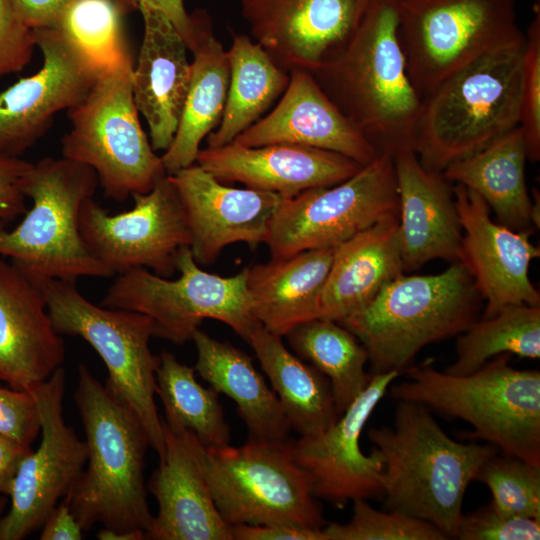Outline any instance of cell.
Returning a JSON list of instances; mask_svg holds the SVG:
<instances>
[{
	"label": "cell",
	"mask_w": 540,
	"mask_h": 540,
	"mask_svg": "<svg viewBox=\"0 0 540 540\" xmlns=\"http://www.w3.org/2000/svg\"><path fill=\"white\" fill-rule=\"evenodd\" d=\"M463 230L458 262L471 275L486 306L482 318L510 305L540 306V294L529 278L531 261L540 250L532 231H515L491 219L490 208L474 191L453 186Z\"/></svg>",
	"instance_id": "obj_19"
},
{
	"label": "cell",
	"mask_w": 540,
	"mask_h": 540,
	"mask_svg": "<svg viewBox=\"0 0 540 540\" xmlns=\"http://www.w3.org/2000/svg\"><path fill=\"white\" fill-rule=\"evenodd\" d=\"M98 184L93 169L62 156L33 164L23 185L32 207L12 230L0 225V255L33 281L114 276L89 252L79 228L81 208Z\"/></svg>",
	"instance_id": "obj_7"
},
{
	"label": "cell",
	"mask_w": 540,
	"mask_h": 540,
	"mask_svg": "<svg viewBox=\"0 0 540 540\" xmlns=\"http://www.w3.org/2000/svg\"><path fill=\"white\" fill-rule=\"evenodd\" d=\"M20 19L31 29L56 27L71 0H11Z\"/></svg>",
	"instance_id": "obj_47"
},
{
	"label": "cell",
	"mask_w": 540,
	"mask_h": 540,
	"mask_svg": "<svg viewBox=\"0 0 540 540\" xmlns=\"http://www.w3.org/2000/svg\"><path fill=\"white\" fill-rule=\"evenodd\" d=\"M125 14L116 0H71L56 27L103 67L130 53L123 35Z\"/></svg>",
	"instance_id": "obj_37"
},
{
	"label": "cell",
	"mask_w": 540,
	"mask_h": 540,
	"mask_svg": "<svg viewBox=\"0 0 540 540\" xmlns=\"http://www.w3.org/2000/svg\"><path fill=\"white\" fill-rule=\"evenodd\" d=\"M156 394L165 412V424L174 431H189L205 447L230 443L219 393L202 386L194 367L180 363L174 354L162 351L156 371Z\"/></svg>",
	"instance_id": "obj_35"
},
{
	"label": "cell",
	"mask_w": 540,
	"mask_h": 540,
	"mask_svg": "<svg viewBox=\"0 0 540 540\" xmlns=\"http://www.w3.org/2000/svg\"><path fill=\"white\" fill-rule=\"evenodd\" d=\"M368 438L383 459L384 509L425 520L456 539L465 492L498 449L453 440L427 407L408 401H398L392 427L371 428Z\"/></svg>",
	"instance_id": "obj_2"
},
{
	"label": "cell",
	"mask_w": 540,
	"mask_h": 540,
	"mask_svg": "<svg viewBox=\"0 0 540 540\" xmlns=\"http://www.w3.org/2000/svg\"><path fill=\"white\" fill-rule=\"evenodd\" d=\"M97 538L100 540H143L145 539L144 531H128L117 532L103 527L98 533Z\"/></svg>",
	"instance_id": "obj_50"
},
{
	"label": "cell",
	"mask_w": 540,
	"mask_h": 540,
	"mask_svg": "<svg viewBox=\"0 0 540 540\" xmlns=\"http://www.w3.org/2000/svg\"><path fill=\"white\" fill-rule=\"evenodd\" d=\"M481 300L469 272L453 262L435 275L401 274L338 323L365 347L371 375L401 373L423 347L464 332L478 319Z\"/></svg>",
	"instance_id": "obj_5"
},
{
	"label": "cell",
	"mask_w": 540,
	"mask_h": 540,
	"mask_svg": "<svg viewBox=\"0 0 540 540\" xmlns=\"http://www.w3.org/2000/svg\"><path fill=\"white\" fill-rule=\"evenodd\" d=\"M253 39L286 71H317L352 38L362 0H237Z\"/></svg>",
	"instance_id": "obj_18"
},
{
	"label": "cell",
	"mask_w": 540,
	"mask_h": 540,
	"mask_svg": "<svg viewBox=\"0 0 540 540\" xmlns=\"http://www.w3.org/2000/svg\"><path fill=\"white\" fill-rule=\"evenodd\" d=\"M399 215L393 158L380 154L348 179L284 198L266 244L272 259L336 247L375 223Z\"/></svg>",
	"instance_id": "obj_13"
},
{
	"label": "cell",
	"mask_w": 540,
	"mask_h": 540,
	"mask_svg": "<svg viewBox=\"0 0 540 540\" xmlns=\"http://www.w3.org/2000/svg\"><path fill=\"white\" fill-rule=\"evenodd\" d=\"M328 540H446L431 523L395 511L377 510L367 500L353 501L349 522L329 523L322 528Z\"/></svg>",
	"instance_id": "obj_39"
},
{
	"label": "cell",
	"mask_w": 540,
	"mask_h": 540,
	"mask_svg": "<svg viewBox=\"0 0 540 540\" xmlns=\"http://www.w3.org/2000/svg\"><path fill=\"white\" fill-rule=\"evenodd\" d=\"M43 63L0 93V154L19 157L88 94L102 66L58 27L34 30Z\"/></svg>",
	"instance_id": "obj_16"
},
{
	"label": "cell",
	"mask_w": 540,
	"mask_h": 540,
	"mask_svg": "<svg viewBox=\"0 0 540 540\" xmlns=\"http://www.w3.org/2000/svg\"><path fill=\"white\" fill-rule=\"evenodd\" d=\"M398 3L371 0L342 53L311 73L376 150L392 158L414 151L423 107L398 38Z\"/></svg>",
	"instance_id": "obj_1"
},
{
	"label": "cell",
	"mask_w": 540,
	"mask_h": 540,
	"mask_svg": "<svg viewBox=\"0 0 540 540\" xmlns=\"http://www.w3.org/2000/svg\"><path fill=\"white\" fill-rule=\"evenodd\" d=\"M247 342L268 376L292 429L300 436H313L336 422L340 415L328 378L290 352L282 336L260 325Z\"/></svg>",
	"instance_id": "obj_32"
},
{
	"label": "cell",
	"mask_w": 540,
	"mask_h": 540,
	"mask_svg": "<svg viewBox=\"0 0 540 540\" xmlns=\"http://www.w3.org/2000/svg\"><path fill=\"white\" fill-rule=\"evenodd\" d=\"M519 126L527 147L528 160L540 158V10L525 35L520 83Z\"/></svg>",
	"instance_id": "obj_40"
},
{
	"label": "cell",
	"mask_w": 540,
	"mask_h": 540,
	"mask_svg": "<svg viewBox=\"0 0 540 540\" xmlns=\"http://www.w3.org/2000/svg\"><path fill=\"white\" fill-rule=\"evenodd\" d=\"M144 24L131 83L136 107L149 128L155 151L171 145L186 99L191 62L187 45L172 23L155 12L140 13Z\"/></svg>",
	"instance_id": "obj_26"
},
{
	"label": "cell",
	"mask_w": 540,
	"mask_h": 540,
	"mask_svg": "<svg viewBox=\"0 0 540 540\" xmlns=\"http://www.w3.org/2000/svg\"><path fill=\"white\" fill-rule=\"evenodd\" d=\"M524 46L525 39L482 56L423 100L414 152L426 169L441 173L519 125Z\"/></svg>",
	"instance_id": "obj_6"
},
{
	"label": "cell",
	"mask_w": 540,
	"mask_h": 540,
	"mask_svg": "<svg viewBox=\"0 0 540 540\" xmlns=\"http://www.w3.org/2000/svg\"><path fill=\"white\" fill-rule=\"evenodd\" d=\"M41 528L40 540H81L83 538L84 530L64 498L47 515Z\"/></svg>",
	"instance_id": "obj_48"
},
{
	"label": "cell",
	"mask_w": 540,
	"mask_h": 540,
	"mask_svg": "<svg viewBox=\"0 0 540 540\" xmlns=\"http://www.w3.org/2000/svg\"><path fill=\"white\" fill-rule=\"evenodd\" d=\"M34 30L18 16L11 0H0V77L17 73L31 61Z\"/></svg>",
	"instance_id": "obj_42"
},
{
	"label": "cell",
	"mask_w": 540,
	"mask_h": 540,
	"mask_svg": "<svg viewBox=\"0 0 540 540\" xmlns=\"http://www.w3.org/2000/svg\"><path fill=\"white\" fill-rule=\"evenodd\" d=\"M334 249H311L247 268V292L261 326L286 336L297 326L320 317V295Z\"/></svg>",
	"instance_id": "obj_28"
},
{
	"label": "cell",
	"mask_w": 540,
	"mask_h": 540,
	"mask_svg": "<svg viewBox=\"0 0 540 540\" xmlns=\"http://www.w3.org/2000/svg\"><path fill=\"white\" fill-rule=\"evenodd\" d=\"M230 528L233 540H328L322 529L282 524H236Z\"/></svg>",
	"instance_id": "obj_46"
},
{
	"label": "cell",
	"mask_w": 540,
	"mask_h": 540,
	"mask_svg": "<svg viewBox=\"0 0 540 540\" xmlns=\"http://www.w3.org/2000/svg\"><path fill=\"white\" fill-rule=\"evenodd\" d=\"M476 480L489 488L499 513L540 519V467L496 454L482 465Z\"/></svg>",
	"instance_id": "obj_38"
},
{
	"label": "cell",
	"mask_w": 540,
	"mask_h": 540,
	"mask_svg": "<svg viewBox=\"0 0 540 540\" xmlns=\"http://www.w3.org/2000/svg\"><path fill=\"white\" fill-rule=\"evenodd\" d=\"M362 1H363L364 6H365V10H366V8L369 5V3L371 2V0H362Z\"/></svg>",
	"instance_id": "obj_52"
},
{
	"label": "cell",
	"mask_w": 540,
	"mask_h": 540,
	"mask_svg": "<svg viewBox=\"0 0 540 540\" xmlns=\"http://www.w3.org/2000/svg\"><path fill=\"white\" fill-rule=\"evenodd\" d=\"M8 499L6 496H3L0 494V515L2 514L3 510L5 509L7 505Z\"/></svg>",
	"instance_id": "obj_51"
},
{
	"label": "cell",
	"mask_w": 540,
	"mask_h": 540,
	"mask_svg": "<svg viewBox=\"0 0 540 540\" xmlns=\"http://www.w3.org/2000/svg\"><path fill=\"white\" fill-rule=\"evenodd\" d=\"M64 388L65 372L59 367L27 389L38 408L41 441L24 458L13 481L11 508L0 518V540H22L41 528L84 470L87 446L65 423Z\"/></svg>",
	"instance_id": "obj_15"
},
{
	"label": "cell",
	"mask_w": 540,
	"mask_h": 540,
	"mask_svg": "<svg viewBox=\"0 0 540 540\" xmlns=\"http://www.w3.org/2000/svg\"><path fill=\"white\" fill-rule=\"evenodd\" d=\"M164 452L148 483L158 513L145 532L150 540H233L183 432L162 420Z\"/></svg>",
	"instance_id": "obj_25"
},
{
	"label": "cell",
	"mask_w": 540,
	"mask_h": 540,
	"mask_svg": "<svg viewBox=\"0 0 540 540\" xmlns=\"http://www.w3.org/2000/svg\"><path fill=\"white\" fill-rule=\"evenodd\" d=\"M125 13L137 10L155 12L166 17L185 41L188 50L195 47V25L192 14L185 8L184 0H116Z\"/></svg>",
	"instance_id": "obj_45"
},
{
	"label": "cell",
	"mask_w": 540,
	"mask_h": 540,
	"mask_svg": "<svg viewBox=\"0 0 540 540\" xmlns=\"http://www.w3.org/2000/svg\"><path fill=\"white\" fill-rule=\"evenodd\" d=\"M37 405L28 390L0 387V434L31 446L40 433Z\"/></svg>",
	"instance_id": "obj_43"
},
{
	"label": "cell",
	"mask_w": 540,
	"mask_h": 540,
	"mask_svg": "<svg viewBox=\"0 0 540 540\" xmlns=\"http://www.w3.org/2000/svg\"><path fill=\"white\" fill-rule=\"evenodd\" d=\"M130 53L103 66L82 101L69 109L62 157L97 175L106 197L123 202L149 192L167 173L145 134L136 107Z\"/></svg>",
	"instance_id": "obj_9"
},
{
	"label": "cell",
	"mask_w": 540,
	"mask_h": 540,
	"mask_svg": "<svg viewBox=\"0 0 540 540\" xmlns=\"http://www.w3.org/2000/svg\"><path fill=\"white\" fill-rule=\"evenodd\" d=\"M34 282L41 288L56 332L81 337L97 352L108 371L106 388L135 413L160 457L164 435L155 403L159 356L149 345L151 320L141 313L92 303L75 281Z\"/></svg>",
	"instance_id": "obj_10"
},
{
	"label": "cell",
	"mask_w": 540,
	"mask_h": 540,
	"mask_svg": "<svg viewBox=\"0 0 540 540\" xmlns=\"http://www.w3.org/2000/svg\"><path fill=\"white\" fill-rule=\"evenodd\" d=\"M510 356H495L467 375L431 363L408 367V380L392 385L390 396L462 419L474 428L469 438L540 467V372L515 369Z\"/></svg>",
	"instance_id": "obj_4"
},
{
	"label": "cell",
	"mask_w": 540,
	"mask_h": 540,
	"mask_svg": "<svg viewBox=\"0 0 540 540\" xmlns=\"http://www.w3.org/2000/svg\"><path fill=\"white\" fill-rule=\"evenodd\" d=\"M31 446L0 434V494L10 495L13 481Z\"/></svg>",
	"instance_id": "obj_49"
},
{
	"label": "cell",
	"mask_w": 540,
	"mask_h": 540,
	"mask_svg": "<svg viewBox=\"0 0 540 540\" xmlns=\"http://www.w3.org/2000/svg\"><path fill=\"white\" fill-rule=\"evenodd\" d=\"M501 354L539 359L540 306L510 305L474 321L458 335L456 360L444 371L467 375Z\"/></svg>",
	"instance_id": "obj_36"
},
{
	"label": "cell",
	"mask_w": 540,
	"mask_h": 540,
	"mask_svg": "<svg viewBox=\"0 0 540 540\" xmlns=\"http://www.w3.org/2000/svg\"><path fill=\"white\" fill-rule=\"evenodd\" d=\"M74 397L86 435L87 462L64 499L84 531L101 523L117 532H146L153 515L144 480L150 446L144 427L85 364L78 367Z\"/></svg>",
	"instance_id": "obj_3"
},
{
	"label": "cell",
	"mask_w": 540,
	"mask_h": 540,
	"mask_svg": "<svg viewBox=\"0 0 540 540\" xmlns=\"http://www.w3.org/2000/svg\"><path fill=\"white\" fill-rule=\"evenodd\" d=\"M398 371L371 375L367 387L354 399L335 423L313 436L293 442L298 464L308 474L315 498L342 508L348 501L383 496V459L379 450L362 452L363 428Z\"/></svg>",
	"instance_id": "obj_17"
},
{
	"label": "cell",
	"mask_w": 540,
	"mask_h": 540,
	"mask_svg": "<svg viewBox=\"0 0 540 540\" xmlns=\"http://www.w3.org/2000/svg\"><path fill=\"white\" fill-rule=\"evenodd\" d=\"M196 43L189 87L173 141L161 160L167 174L196 163L201 142L218 127L227 99V51L214 34L205 10L192 13Z\"/></svg>",
	"instance_id": "obj_29"
},
{
	"label": "cell",
	"mask_w": 540,
	"mask_h": 540,
	"mask_svg": "<svg viewBox=\"0 0 540 540\" xmlns=\"http://www.w3.org/2000/svg\"><path fill=\"white\" fill-rule=\"evenodd\" d=\"M177 279L161 277L146 268L118 273L100 305L147 316L153 337L182 345L205 319L220 321L245 341L261 324L253 315L246 287L247 268L223 277L196 263L190 247L177 257Z\"/></svg>",
	"instance_id": "obj_12"
},
{
	"label": "cell",
	"mask_w": 540,
	"mask_h": 540,
	"mask_svg": "<svg viewBox=\"0 0 540 540\" xmlns=\"http://www.w3.org/2000/svg\"><path fill=\"white\" fill-rule=\"evenodd\" d=\"M195 372L216 392L231 398L249 438L286 440L291 425L278 397L255 368L252 358L233 345L196 330Z\"/></svg>",
	"instance_id": "obj_30"
},
{
	"label": "cell",
	"mask_w": 540,
	"mask_h": 540,
	"mask_svg": "<svg viewBox=\"0 0 540 540\" xmlns=\"http://www.w3.org/2000/svg\"><path fill=\"white\" fill-rule=\"evenodd\" d=\"M227 54L226 104L218 127L206 137L207 147L233 142L282 96L290 80L288 71L248 35L234 34Z\"/></svg>",
	"instance_id": "obj_33"
},
{
	"label": "cell",
	"mask_w": 540,
	"mask_h": 540,
	"mask_svg": "<svg viewBox=\"0 0 540 540\" xmlns=\"http://www.w3.org/2000/svg\"><path fill=\"white\" fill-rule=\"evenodd\" d=\"M403 273L398 216H392L335 247L320 295L319 318L342 321Z\"/></svg>",
	"instance_id": "obj_27"
},
{
	"label": "cell",
	"mask_w": 540,
	"mask_h": 540,
	"mask_svg": "<svg viewBox=\"0 0 540 540\" xmlns=\"http://www.w3.org/2000/svg\"><path fill=\"white\" fill-rule=\"evenodd\" d=\"M177 432L186 435L228 525L325 526L310 478L295 459L292 441L249 438L238 447L210 448L189 431Z\"/></svg>",
	"instance_id": "obj_8"
},
{
	"label": "cell",
	"mask_w": 540,
	"mask_h": 540,
	"mask_svg": "<svg viewBox=\"0 0 540 540\" xmlns=\"http://www.w3.org/2000/svg\"><path fill=\"white\" fill-rule=\"evenodd\" d=\"M292 350L325 375L341 415L367 387L368 353L359 339L336 321L316 318L287 335Z\"/></svg>",
	"instance_id": "obj_34"
},
{
	"label": "cell",
	"mask_w": 540,
	"mask_h": 540,
	"mask_svg": "<svg viewBox=\"0 0 540 540\" xmlns=\"http://www.w3.org/2000/svg\"><path fill=\"white\" fill-rule=\"evenodd\" d=\"M527 147L521 127L483 149L448 165L441 173L450 183L478 194L498 222L515 231H532L533 199L525 178Z\"/></svg>",
	"instance_id": "obj_31"
},
{
	"label": "cell",
	"mask_w": 540,
	"mask_h": 540,
	"mask_svg": "<svg viewBox=\"0 0 540 540\" xmlns=\"http://www.w3.org/2000/svg\"><path fill=\"white\" fill-rule=\"evenodd\" d=\"M398 38L424 100L482 56L525 39L516 0H399Z\"/></svg>",
	"instance_id": "obj_11"
},
{
	"label": "cell",
	"mask_w": 540,
	"mask_h": 540,
	"mask_svg": "<svg viewBox=\"0 0 540 540\" xmlns=\"http://www.w3.org/2000/svg\"><path fill=\"white\" fill-rule=\"evenodd\" d=\"M64 358L41 288L0 259V382L27 390L47 380Z\"/></svg>",
	"instance_id": "obj_23"
},
{
	"label": "cell",
	"mask_w": 540,
	"mask_h": 540,
	"mask_svg": "<svg viewBox=\"0 0 540 540\" xmlns=\"http://www.w3.org/2000/svg\"><path fill=\"white\" fill-rule=\"evenodd\" d=\"M196 163L220 182H240L284 198L338 184L362 167L332 151L286 143L206 147L200 149Z\"/></svg>",
	"instance_id": "obj_21"
},
{
	"label": "cell",
	"mask_w": 540,
	"mask_h": 540,
	"mask_svg": "<svg viewBox=\"0 0 540 540\" xmlns=\"http://www.w3.org/2000/svg\"><path fill=\"white\" fill-rule=\"evenodd\" d=\"M132 197L134 207L115 215L87 199L79 216L84 244L114 274L149 268L170 278L177 271L180 250L191 243L178 192L166 174L149 192Z\"/></svg>",
	"instance_id": "obj_14"
},
{
	"label": "cell",
	"mask_w": 540,
	"mask_h": 540,
	"mask_svg": "<svg viewBox=\"0 0 540 540\" xmlns=\"http://www.w3.org/2000/svg\"><path fill=\"white\" fill-rule=\"evenodd\" d=\"M540 519L507 516L490 502L469 514H463L456 539L460 540H538Z\"/></svg>",
	"instance_id": "obj_41"
},
{
	"label": "cell",
	"mask_w": 540,
	"mask_h": 540,
	"mask_svg": "<svg viewBox=\"0 0 540 540\" xmlns=\"http://www.w3.org/2000/svg\"><path fill=\"white\" fill-rule=\"evenodd\" d=\"M274 109L233 141L245 147L297 144L366 165L380 153L340 111L307 70L294 69Z\"/></svg>",
	"instance_id": "obj_22"
},
{
	"label": "cell",
	"mask_w": 540,
	"mask_h": 540,
	"mask_svg": "<svg viewBox=\"0 0 540 540\" xmlns=\"http://www.w3.org/2000/svg\"><path fill=\"white\" fill-rule=\"evenodd\" d=\"M33 163L0 154V225L27 211L23 185Z\"/></svg>",
	"instance_id": "obj_44"
},
{
	"label": "cell",
	"mask_w": 540,
	"mask_h": 540,
	"mask_svg": "<svg viewBox=\"0 0 540 540\" xmlns=\"http://www.w3.org/2000/svg\"><path fill=\"white\" fill-rule=\"evenodd\" d=\"M393 161L404 273L434 259L458 262L463 230L452 183L442 173L426 169L414 151L401 152Z\"/></svg>",
	"instance_id": "obj_24"
},
{
	"label": "cell",
	"mask_w": 540,
	"mask_h": 540,
	"mask_svg": "<svg viewBox=\"0 0 540 540\" xmlns=\"http://www.w3.org/2000/svg\"><path fill=\"white\" fill-rule=\"evenodd\" d=\"M168 175L183 204L198 265L212 264L233 243L254 248L266 242L281 195L225 186L197 163Z\"/></svg>",
	"instance_id": "obj_20"
}]
</instances>
